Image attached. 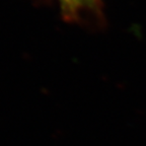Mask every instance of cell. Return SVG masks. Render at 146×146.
<instances>
[{
  "mask_svg": "<svg viewBox=\"0 0 146 146\" xmlns=\"http://www.w3.org/2000/svg\"><path fill=\"white\" fill-rule=\"evenodd\" d=\"M98 0H59L61 8L66 16H78L85 8L96 7Z\"/></svg>",
  "mask_w": 146,
  "mask_h": 146,
  "instance_id": "obj_1",
  "label": "cell"
}]
</instances>
